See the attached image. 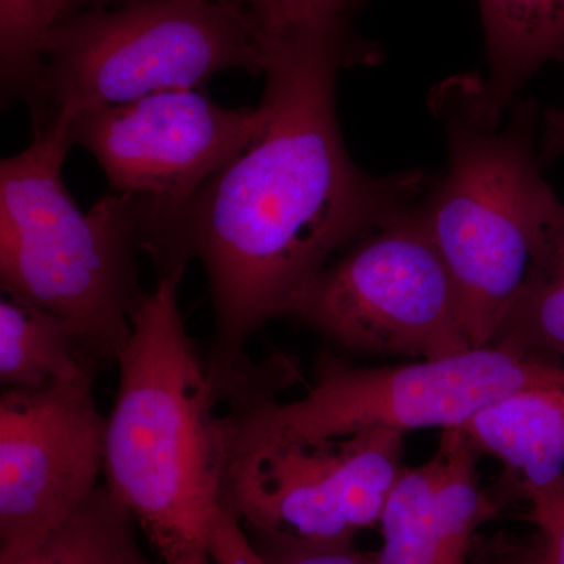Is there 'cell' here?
I'll list each match as a JSON object with an SVG mask.
<instances>
[{
  "mask_svg": "<svg viewBox=\"0 0 564 564\" xmlns=\"http://www.w3.org/2000/svg\"><path fill=\"white\" fill-rule=\"evenodd\" d=\"M463 430L480 455L502 463L497 503H529L564 477V375L489 404Z\"/></svg>",
  "mask_w": 564,
  "mask_h": 564,
  "instance_id": "12",
  "label": "cell"
},
{
  "mask_svg": "<svg viewBox=\"0 0 564 564\" xmlns=\"http://www.w3.org/2000/svg\"><path fill=\"white\" fill-rule=\"evenodd\" d=\"M530 521L543 541L544 564H564V477L530 499Z\"/></svg>",
  "mask_w": 564,
  "mask_h": 564,
  "instance_id": "20",
  "label": "cell"
},
{
  "mask_svg": "<svg viewBox=\"0 0 564 564\" xmlns=\"http://www.w3.org/2000/svg\"><path fill=\"white\" fill-rule=\"evenodd\" d=\"M135 518L99 485L79 510L35 543L0 549V564H165L144 554Z\"/></svg>",
  "mask_w": 564,
  "mask_h": 564,
  "instance_id": "15",
  "label": "cell"
},
{
  "mask_svg": "<svg viewBox=\"0 0 564 564\" xmlns=\"http://www.w3.org/2000/svg\"><path fill=\"white\" fill-rule=\"evenodd\" d=\"M70 148L65 126L33 129L0 163V285L68 323L101 367L120 359L144 295L139 217L135 199L115 192L77 207L63 181Z\"/></svg>",
  "mask_w": 564,
  "mask_h": 564,
  "instance_id": "4",
  "label": "cell"
},
{
  "mask_svg": "<svg viewBox=\"0 0 564 564\" xmlns=\"http://www.w3.org/2000/svg\"><path fill=\"white\" fill-rule=\"evenodd\" d=\"M488 347L564 366V229L547 261Z\"/></svg>",
  "mask_w": 564,
  "mask_h": 564,
  "instance_id": "16",
  "label": "cell"
},
{
  "mask_svg": "<svg viewBox=\"0 0 564 564\" xmlns=\"http://www.w3.org/2000/svg\"><path fill=\"white\" fill-rule=\"evenodd\" d=\"M98 369L68 323L33 304L3 295L0 302L3 389H41L95 378Z\"/></svg>",
  "mask_w": 564,
  "mask_h": 564,
  "instance_id": "14",
  "label": "cell"
},
{
  "mask_svg": "<svg viewBox=\"0 0 564 564\" xmlns=\"http://www.w3.org/2000/svg\"><path fill=\"white\" fill-rule=\"evenodd\" d=\"M110 2H117V0H73V13L82 10V7H106ZM122 2H129V0H122Z\"/></svg>",
  "mask_w": 564,
  "mask_h": 564,
  "instance_id": "23",
  "label": "cell"
},
{
  "mask_svg": "<svg viewBox=\"0 0 564 564\" xmlns=\"http://www.w3.org/2000/svg\"><path fill=\"white\" fill-rule=\"evenodd\" d=\"M247 11L265 50L306 35H359L355 17L364 0H226Z\"/></svg>",
  "mask_w": 564,
  "mask_h": 564,
  "instance_id": "18",
  "label": "cell"
},
{
  "mask_svg": "<svg viewBox=\"0 0 564 564\" xmlns=\"http://www.w3.org/2000/svg\"><path fill=\"white\" fill-rule=\"evenodd\" d=\"M209 552L214 564H265L251 544L242 522L225 505L212 524Z\"/></svg>",
  "mask_w": 564,
  "mask_h": 564,
  "instance_id": "21",
  "label": "cell"
},
{
  "mask_svg": "<svg viewBox=\"0 0 564 564\" xmlns=\"http://www.w3.org/2000/svg\"><path fill=\"white\" fill-rule=\"evenodd\" d=\"M265 110L229 109L202 91L155 93L82 111L66 122L73 147L90 152L110 191L135 198L140 245L261 133Z\"/></svg>",
  "mask_w": 564,
  "mask_h": 564,
  "instance_id": "9",
  "label": "cell"
},
{
  "mask_svg": "<svg viewBox=\"0 0 564 564\" xmlns=\"http://www.w3.org/2000/svg\"><path fill=\"white\" fill-rule=\"evenodd\" d=\"M543 139L540 144V162L543 165L555 162L564 155V104L544 113Z\"/></svg>",
  "mask_w": 564,
  "mask_h": 564,
  "instance_id": "22",
  "label": "cell"
},
{
  "mask_svg": "<svg viewBox=\"0 0 564 564\" xmlns=\"http://www.w3.org/2000/svg\"><path fill=\"white\" fill-rule=\"evenodd\" d=\"M251 544L265 564H370V552L347 543H315L291 534L247 530Z\"/></svg>",
  "mask_w": 564,
  "mask_h": 564,
  "instance_id": "19",
  "label": "cell"
},
{
  "mask_svg": "<svg viewBox=\"0 0 564 564\" xmlns=\"http://www.w3.org/2000/svg\"><path fill=\"white\" fill-rule=\"evenodd\" d=\"M478 456L463 429H448L429 463L403 467L378 524L383 545L370 552V564H467L475 533L502 510L478 481Z\"/></svg>",
  "mask_w": 564,
  "mask_h": 564,
  "instance_id": "11",
  "label": "cell"
},
{
  "mask_svg": "<svg viewBox=\"0 0 564 564\" xmlns=\"http://www.w3.org/2000/svg\"><path fill=\"white\" fill-rule=\"evenodd\" d=\"M429 107L447 137V166L419 209L454 281L467 343L484 348L558 242L564 203L541 173L536 102L516 98L502 126L484 77L467 73L434 85Z\"/></svg>",
  "mask_w": 564,
  "mask_h": 564,
  "instance_id": "3",
  "label": "cell"
},
{
  "mask_svg": "<svg viewBox=\"0 0 564 564\" xmlns=\"http://www.w3.org/2000/svg\"><path fill=\"white\" fill-rule=\"evenodd\" d=\"M107 417L95 378L0 395V549L24 547L98 489Z\"/></svg>",
  "mask_w": 564,
  "mask_h": 564,
  "instance_id": "10",
  "label": "cell"
},
{
  "mask_svg": "<svg viewBox=\"0 0 564 564\" xmlns=\"http://www.w3.org/2000/svg\"><path fill=\"white\" fill-rule=\"evenodd\" d=\"M488 76L484 99L503 118L534 73L564 63V0H477Z\"/></svg>",
  "mask_w": 564,
  "mask_h": 564,
  "instance_id": "13",
  "label": "cell"
},
{
  "mask_svg": "<svg viewBox=\"0 0 564 564\" xmlns=\"http://www.w3.org/2000/svg\"><path fill=\"white\" fill-rule=\"evenodd\" d=\"M221 503L243 529L347 543L380 524L402 474L403 433L375 429L317 441L247 436L225 417Z\"/></svg>",
  "mask_w": 564,
  "mask_h": 564,
  "instance_id": "8",
  "label": "cell"
},
{
  "mask_svg": "<svg viewBox=\"0 0 564 564\" xmlns=\"http://www.w3.org/2000/svg\"><path fill=\"white\" fill-rule=\"evenodd\" d=\"M73 13V0H0L3 98H20L36 66L41 41Z\"/></svg>",
  "mask_w": 564,
  "mask_h": 564,
  "instance_id": "17",
  "label": "cell"
},
{
  "mask_svg": "<svg viewBox=\"0 0 564 564\" xmlns=\"http://www.w3.org/2000/svg\"><path fill=\"white\" fill-rule=\"evenodd\" d=\"M563 375V364L492 347L397 367H356L325 350L300 399L282 403L274 393H256L232 402L225 417L236 432L278 441L463 429L489 404Z\"/></svg>",
  "mask_w": 564,
  "mask_h": 564,
  "instance_id": "6",
  "label": "cell"
},
{
  "mask_svg": "<svg viewBox=\"0 0 564 564\" xmlns=\"http://www.w3.org/2000/svg\"><path fill=\"white\" fill-rule=\"evenodd\" d=\"M383 51L362 36L307 35L267 47L265 124L254 141L144 242L159 276L202 262L214 310L206 364L220 402L269 375L251 337L288 317L334 252L413 209L423 170L364 172L348 154L336 85Z\"/></svg>",
  "mask_w": 564,
  "mask_h": 564,
  "instance_id": "1",
  "label": "cell"
},
{
  "mask_svg": "<svg viewBox=\"0 0 564 564\" xmlns=\"http://www.w3.org/2000/svg\"><path fill=\"white\" fill-rule=\"evenodd\" d=\"M185 270L144 292L118 359L107 415L104 477L165 564H214L212 524L221 508L225 415L207 364L185 328Z\"/></svg>",
  "mask_w": 564,
  "mask_h": 564,
  "instance_id": "2",
  "label": "cell"
},
{
  "mask_svg": "<svg viewBox=\"0 0 564 564\" xmlns=\"http://www.w3.org/2000/svg\"><path fill=\"white\" fill-rule=\"evenodd\" d=\"M288 317L348 351L433 361L473 350L419 203L329 263Z\"/></svg>",
  "mask_w": 564,
  "mask_h": 564,
  "instance_id": "7",
  "label": "cell"
},
{
  "mask_svg": "<svg viewBox=\"0 0 564 564\" xmlns=\"http://www.w3.org/2000/svg\"><path fill=\"white\" fill-rule=\"evenodd\" d=\"M265 43L250 14L226 0H129L68 14L40 44L22 91L33 129L82 111L195 90L217 74H263Z\"/></svg>",
  "mask_w": 564,
  "mask_h": 564,
  "instance_id": "5",
  "label": "cell"
}]
</instances>
